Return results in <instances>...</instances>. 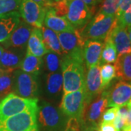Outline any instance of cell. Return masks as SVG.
<instances>
[{
    "label": "cell",
    "instance_id": "obj_1",
    "mask_svg": "<svg viewBox=\"0 0 131 131\" xmlns=\"http://www.w3.org/2000/svg\"><path fill=\"white\" fill-rule=\"evenodd\" d=\"M61 67L63 80V93L85 90L86 71L83 50L63 55Z\"/></svg>",
    "mask_w": 131,
    "mask_h": 131
},
{
    "label": "cell",
    "instance_id": "obj_2",
    "mask_svg": "<svg viewBox=\"0 0 131 131\" xmlns=\"http://www.w3.org/2000/svg\"><path fill=\"white\" fill-rule=\"evenodd\" d=\"M117 25L116 15H106L98 13L83 28L78 29L85 41H104Z\"/></svg>",
    "mask_w": 131,
    "mask_h": 131
},
{
    "label": "cell",
    "instance_id": "obj_3",
    "mask_svg": "<svg viewBox=\"0 0 131 131\" xmlns=\"http://www.w3.org/2000/svg\"><path fill=\"white\" fill-rule=\"evenodd\" d=\"M38 107L37 98H24L9 93L0 101V122L24 112L38 110Z\"/></svg>",
    "mask_w": 131,
    "mask_h": 131
},
{
    "label": "cell",
    "instance_id": "obj_4",
    "mask_svg": "<svg viewBox=\"0 0 131 131\" xmlns=\"http://www.w3.org/2000/svg\"><path fill=\"white\" fill-rule=\"evenodd\" d=\"M86 106V92L84 90L63 93L61 100L62 113L69 118L76 119L82 126L84 122V112Z\"/></svg>",
    "mask_w": 131,
    "mask_h": 131
},
{
    "label": "cell",
    "instance_id": "obj_5",
    "mask_svg": "<svg viewBox=\"0 0 131 131\" xmlns=\"http://www.w3.org/2000/svg\"><path fill=\"white\" fill-rule=\"evenodd\" d=\"M38 110H30L9 117L0 122V131H39Z\"/></svg>",
    "mask_w": 131,
    "mask_h": 131
},
{
    "label": "cell",
    "instance_id": "obj_6",
    "mask_svg": "<svg viewBox=\"0 0 131 131\" xmlns=\"http://www.w3.org/2000/svg\"><path fill=\"white\" fill-rule=\"evenodd\" d=\"M13 90L14 93L24 98H37L39 86L37 75L24 72L20 69L14 71Z\"/></svg>",
    "mask_w": 131,
    "mask_h": 131
},
{
    "label": "cell",
    "instance_id": "obj_7",
    "mask_svg": "<svg viewBox=\"0 0 131 131\" xmlns=\"http://www.w3.org/2000/svg\"><path fill=\"white\" fill-rule=\"evenodd\" d=\"M61 112L50 103L43 102L38 107L39 122L47 131H63L66 122Z\"/></svg>",
    "mask_w": 131,
    "mask_h": 131
},
{
    "label": "cell",
    "instance_id": "obj_8",
    "mask_svg": "<svg viewBox=\"0 0 131 131\" xmlns=\"http://www.w3.org/2000/svg\"><path fill=\"white\" fill-rule=\"evenodd\" d=\"M65 18L75 29L83 28L92 18L93 9L81 0H66Z\"/></svg>",
    "mask_w": 131,
    "mask_h": 131
},
{
    "label": "cell",
    "instance_id": "obj_9",
    "mask_svg": "<svg viewBox=\"0 0 131 131\" xmlns=\"http://www.w3.org/2000/svg\"><path fill=\"white\" fill-rule=\"evenodd\" d=\"M20 15L24 22L34 28H42L46 14V8L33 0H21Z\"/></svg>",
    "mask_w": 131,
    "mask_h": 131
},
{
    "label": "cell",
    "instance_id": "obj_10",
    "mask_svg": "<svg viewBox=\"0 0 131 131\" xmlns=\"http://www.w3.org/2000/svg\"><path fill=\"white\" fill-rule=\"evenodd\" d=\"M108 107V91L105 90L92 100L88 104H86L84 112V122L85 119L93 127L96 128L99 125L101 118L103 112Z\"/></svg>",
    "mask_w": 131,
    "mask_h": 131
},
{
    "label": "cell",
    "instance_id": "obj_11",
    "mask_svg": "<svg viewBox=\"0 0 131 131\" xmlns=\"http://www.w3.org/2000/svg\"><path fill=\"white\" fill-rule=\"evenodd\" d=\"M108 91V90H107ZM131 99V83L119 81L108 91V106L120 107L126 106Z\"/></svg>",
    "mask_w": 131,
    "mask_h": 131
},
{
    "label": "cell",
    "instance_id": "obj_12",
    "mask_svg": "<svg viewBox=\"0 0 131 131\" xmlns=\"http://www.w3.org/2000/svg\"><path fill=\"white\" fill-rule=\"evenodd\" d=\"M32 30V27L30 25L24 20H20L17 27L11 34L9 39L3 42V47L6 49L24 50L28 43Z\"/></svg>",
    "mask_w": 131,
    "mask_h": 131
},
{
    "label": "cell",
    "instance_id": "obj_13",
    "mask_svg": "<svg viewBox=\"0 0 131 131\" xmlns=\"http://www.w3.org/2000/svg\"><path fill=\"white\" fill-rule=\"evenodd\" d=\"M102 82L100 74V65L93 66L88 69L85 77L86 104L93 100L103 92Z\"/></svg>",
    "mask_w": 131,
    "mask_h": 131
},
{
    "label": "cell",
    "instance_id": "obj_14",
    "mask_svg": "<svg viewBox=\"0 0 131 131\" xmlns=\"http://www.w3.org/2000/svg\"><path fill=\"white\" fill-rule=\"evenodd\" d=\"M61 47L64 54L82 50L86 41L81 36L78 29L74 31H66L58 34Z\"/></svg>",
    "mask_w": 131,
    "mask_h": 131
},
{
    "label": "cell",
    "instance_id": "obj_15",
    "mask_svg": "<svg viewBox=\"0 0 131 131\" xmlns=\"http://www.w3.org/2000/svg\"><path fill=\"white\" fill-rule=\"evenodd\" d=\"M108 37L111 39L117 52V57L131 52V42L127 34V28L116 25Z\"/></svg>",
    "mask_w": 131,
    "mask_h": 131
},
{
    "label": "cell",
    "instance_id": "obj_16",
    "mask_svg": "<svg viewBox=\"0 0 131 131\" xmlns=\"http://www.w3.org/2000/svg\"><path fill=\"white\" fill-rule=\"evenodd\" d=\"M45 27L51 29L56 33L74 31L75 28L68 21L65 17H61L56 14L51 7L46 8V14L44 20Z\"/></svg>",
    "mask_w": 131,
    "mask_h": 131
},
{
    "label": "cell",
    "instance_id": "obj_17",
    "mask_svg": "<svg viewBox=\"0 0 131 131\" xmlns=\"http://www.w3.org/2000/svg\"><path fill=\"white\" fill-rule=\"evenodd\" d=\"M103 43L97 40H87L83 47V58L86 67L100 65Z\"/></svg>",
    "mask_w": 131,
    "mask_h": 131
},
{
    "label": "cell",
    "instance_id": "obj_18",
    "mask_svg": "<svg viewBox=\"0 0 131 131\" xmlns=\"http://www.w3.org/2000/svg\"><path fill=\"white\" fill-rule=\"evenodd\" d=\"M20 15L14 11L0 15V43L7 41L20 21Z\"/></svg>",
    "mask_w": 131,
    "mask_h": 131
},
{
    "label": "cell",
    "instance_id": "obj_19",
    "mask_svg": "<svg viewBox=\"0 0 131 131\" xmlns=\"http://www.w3.org/2000/svg\"><path fill=\"white\" fill-rule=\"evenodd\" d=\"M23 50H24L11 48L4 50L0 61V69L9 71L18 69L24 59Z\"/></svg>",
    "mask_w": 131,
    "mask_h": 131
},
{
    "label": "cell",
    "instance_id": "obj_20",
    "mask_svg": "<svg viewBox=\"0 0 131 131\" xmlns=\"http://www.w3.org/2000/svg\"><path fill=\"white\" fill-rule=\"evenodd\" d=\"M27 52L41 58L49 52L45 45L41 28H34L27 43Z\"/></svg>",
    "mask_w": 131,
    "mask_h": 131
},
{
    "label": "cell",
    "instance_id": "obj_21",
    "mask_svg": "<svg viewBox=\"0 0 131 131\" xmlns=\"http://www.w3.org/2000/svg\"><path fill=\"white\" fill-rule=\"evenodd\" d=\"M114 67L117 77L131 83V52L117 57Z\"/></svg>",
    "mask_w": 131,
    "mask_h": 131
},
{
    "label": "cell",
    "instance_id": "obj_22",
    "mask_svg": "<svg viewBox=\"0 0 131 131\" xmlns=\"http://www.w3.org/2000/svg\"><path fill=\"white\" fill-rule=\"evenodd\" d=\"M42 37L45 45L49 51L54 52L58 55H63V52L61 47V44L58 37V34L45 26H42Z\"/></svg>",
    "mask_w": 131,
    "mask_h": 131
},
{
    "label": "cell",
    "instance_id": "obj_23",
    "mask_svg": "<svg viewBox=\"0 0 131 131\" xmlns=\"http://www.w3.org/2000/svg\"><path fill=\"white\" fill-rule=\"evenodd\" d=\"M42 64V60L41 58L35 56L26 52V56H24V59L20 63V69L24 72L38 76Z\"/></svg>",
    "mask_w": 131,
    "mask_h": 131
},
{
    "label": "cell",
    "instance_id": "obj_24",
    "mask_svg": "<svg viewBox=\"0 0 131 131\" xmlns=\"http://www.w3.org/2000/svg\"><path fill=\"white\" fill-rule=\"evenodd\" d=\"M63 80L61 71L48 74L46 80V90L50 95H56L63 88Z\"/></svg>",
    "mask_w": 131,
    "mask_h": 131
},
{
    "label": "cell",
    "instance_id": "obj_25",
    "mask_svg": "<svg viewBox=\"0 0 131 131\" xmlns=\"http://www.w3.org/2000/svg\"><path fill=\"white\" fill-rule=\"evenodd\" d=\"M14 71H0V98H4L13 90V74Z\"/></svg>",
    "mask_w": 131,
    "mask_h": 131
},
{
    "label": "cell",
    "instance_id": "obj_26",
    "mask_svg": "<svg viewBox=\"0 0 131 131\" xmlns=\"http://www.w3.org/2000/svg\"><path fill=\"white\" fill-rule=\"evenodd\" d=\"M117 58V52L113 42L109 37H106L104 40L103 47L101 52V63H115Z\"/></svg>",
    "mask_w": 131,
    "mask_h": 131
},
{
    "label": "cell",
    "instance_id": "obj_27",
    "mask_svg": "<svg viewBox=\"0 0 131 131\" xmlns=\"http://www.w3.org/2000/svg\"><path fill=\"white\" fill-rule=\"evenodd\" d=\"M100 74L102 82L103 90L106 88L111 82L116 77V71L114 65L111 63H104L100 67Z\"/></svg>",
    "mask_w": 131,
    "mask_h": 131
},
{
    "label": "cell",
    "instance_id": "obj_28",
    "mask_svg": "<svg viewBox=\"0 0 131 131\" xmlns=\"http://www.w3.org/2000/svg\"><path fill=\"white\" fill-rule=\"evenodd\" d=\"M44 62L46 69L50 73L59 71L61 59L57 53L49 51L44 56Z\"/></svg>",
    "mask_w": 131,
    "mask_h": 131
},
{
    "label": "cell",
    "instance_id": "obj_29",
    "mask_svg": "<svg viewBox=\"0 0 131 131\" xmlns=\"http://www.w3.org/2000/svg\"><path fill=\"white\" fill-rule=\"evenodd\" d=\"M119 0H103L98 13L106 15H116Z\"/></svg>",
    "mask_w": 131,
    "mask_h": 131
},
{
    "label": "cell",
    "instance_id": "obj_30",
    "mask_svg": "<svg viewBox=\"0 0 131 131\" xmlns=\"http://www.w3.org/2000/svg\"><path fill=\"white\" fill-rule=\"evenodd\" d=\"M21 0H0V15L18 9Z\"/></svg>",
    "mask_w": 131,
    "mask_h": 131
},
{
    "label": "cell",
    "instance_id": "obj_31",
    "mask_svg": "<svg viewBox=\"0 0 131 131\" xmlns=\"http://www.w3.org/2000/svg\"><path fill=\"white\" fill-rule=\"evenodd\" d=\"M117 24L125 28L131 26V7L127 9L125 13H124L122 15L117 17Z\"/></svg>",
    "mask_w": 131,
    "mask_h": 131
},
{
    "label": "cell",
    "instance_id": "obj_32",
    "mask_svg": "<svg viewBox=\"0 0 131 131\" xmlns=\"http://www.w3.org/2000/svg\"><path fill=\"white\" fill-rule=\"evenodd\" d=\"M117 108L118 107H112L105 111L102 115L101 122H113L115 117H117Z\"/></svg>",
    "mask_w": 131,
    "mask_h": 131
},
{
    "label": "cell",
    "instance_id": "obj_33",
    "mask_svg": "<svg viewBox=\"0 0 131 131\" xmlns=\"http://www.w3.org/2000/svg\"><path fill=\"white\" fill-rule=\"evenodd\" d=\"M131 7V0H119L118 9L116 16L119 17Z\"/></svg>",
    "mask_w": 131,
    "mask_h": 131
},
{
    "label": "cell",
    "instance_id": "obj_34",
    "mask_svg": "<svg viewBox=\"0 0 131 131\" xmlns=\"http://www.w3.org/2000/svg\"><path fill=\"white\" fill-rule=\"evenodd\" d=\"M98 131H119L114 127L113 122H101L99 123L98 127Z\"/></svg>",
    "mask_w": 131,
    "mask_h": 131
},
{
    "label": "cell",
    "instance_id": "obj_35",
    "mask_svg": "<svg viewBox=\"0 0 131 131\" xmlns=\"http://www.w3.org/2000/svg\"><path fill=\"white\" fill-rule=\"evenodd\" d=\"M117 115L122 118L123 119L127 120V117L128 115V106H127V105L117 108Z\"/></svg>",
    "mask_w": 131,
    "mask_h": 131
},
{
    "label": "cell",
    "instance_id": "obj_36",
    "mask_svg": "<svg viewBox=\"0 0 131 131\" xmlns=\"http://www.w3.org/2000/svg\"><path fill=\"white\" fill-rule=\"evenodd\" d=\"M125 123H126V120L123 119L122 118L117 116V117H115L114 120L113 121L114 125L118 130H120L121 129H122L124 127V126L125 125Z\"/></svg>",
    "mask_w": 131,
    "mask_h": 131
},
{
    "label": "cell",
    "instance_id": "obj_37",
    "mask_svg": "<svg viewBox=\"0 0 131 131\" xmlns=\"http://www.w3.org/2000/svg\"><path fill=\"white\" fill-rule=\"evenodd\" d=\"M81 1H82L84 4H86L91 9H93L95 6L98 5L101 2V0H81Z\"/></svg>",
    "mask_w": 131,
    "mask_h": 131
},
{
    "label": "cell",
    "instance_id": "obj_38",
    "mask_svg": "<svg viewBox=\"0 0 131 131\" xmlns=\"http://www.w3.org/2000/svg\"><path fill=\"white\" fill-rule=\"evenodd\" d=\"M33 1L45 8H47L51 5L50 0H33Z\"/></svg>",
    "mask_w": 131,
    "mask_h": 131
},
{
    "label": "cell",
    "instance_id": "obj_39",
    "mask_svg": "<svg viewBox=\"0 0 131 131\" xmlns=\"http://www.w3.org/2000/svg\"><path fill=\"white\" fill-rule=\"evenodd\" d=\"M127 106H128V115H127V117L125 125L131 126V106H130L129 105H127Z\"/></svg>",
    "mask_w": 131,
    "mask_h": 131
},
{
    "label": "cell",
    "instance_id": "obj_40",
    "mask_svg": "<svg viewBox=\"0 0 131 131\" xmlns=\"http://www.w3.org/2000/svg\"><path fill=\"white\" fill-rule=\"evenodd\" d=\"M127 34H128V37L130 39V41L131 42V26L127 27Z\"/></svg>",
    "mask_w": 131,
    "mask_h": 131
},
{
    "label": "cell",
    "instance_id": "obj_41",
    "mask_svg": "<svg viewBox=\"0 0 131 131\" xmlns=\"http://www.w3.org/2000/svg\"><path fill=\"white\" fill-rule=\"evenodd\" d=\"M3 52H4V47L0 45V61H1V58H2V56Z\"/></svg>",
    "mask_w": 131,
    "mask_h": 131
},
{
    "label": "cell",
    "instance_id": "obj_42",
    "mask_svg": "<svg viewBox=\"0 0 131 131\" xmlns=\"http://www.w3.org/2000/svg\"><path fill=\"white\" fill-rule=\"evenodd\" d=\"M60 1H61V0H50V2H51V4H52V3H56V2H60Z\"/></svg>",
    "mask_w": 131,
    "mask_h": 131
},
{
    "label": "cell",
    "instance_id": "obj_43",
    "mask_svg": "<svg viewBox=\"0 0 131 131\" xmlns=\"http://www.w3.org/2000/svg\"><path fill=\"white\" fill-rule=\"evenodd\" d=\"M82 131H91V130H90L89 128L88 127V128H84V130H82Z\"/></svg>",
    "mask_w": 131,
    "mask_h": 131
},
{
    "label": "cell",
    "instance_id": "obj_44",
    "mask_svg": "<svg viewBox=\"0 0 131 131\" xmlns=\"http://www.w3.org/2000/svg\"><path fill=\"white\" fill-rule=\"evenodd\" d=\"M127 105H129L130 106H131V99L130 100V101H129V103H127Z\"/></svg>",
    "mask_w": 131,
    "mask_h": 131
},
{
    "label": "cell",
    "instance_id": "obj_45",
    "mask_svg": "<svg viewBox=\"0 0 131 131\" xmlns=\"http://www.w3.org/2000/svg\"><path fill=\"white\" fill-rule=\"evenodd\" d=\"M0 71H1V69H0Z\"/></svg>",
    "mask_w": 131,
    "mask_h": 131
}]
</instances>
